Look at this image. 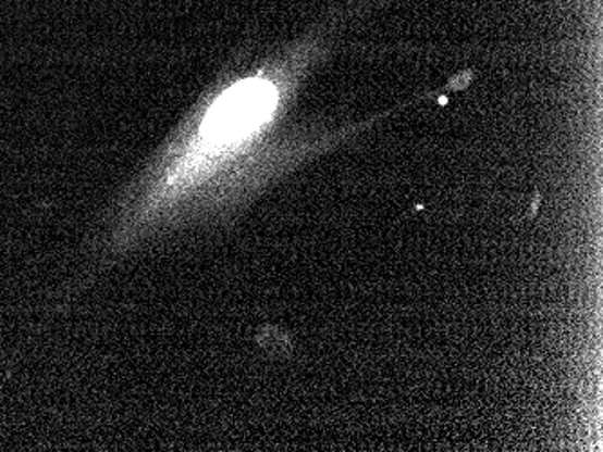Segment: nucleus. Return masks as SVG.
Segmentation results:
<instances>
[{
    "label": "nucleus",
    "instance_id": "1",
    "mask_svg": "<svg viewBox=\"0 0 603 452\" xmlns=\"http://www.w3.org/2000/svg\"><path fill=\"white\" fill-rule=\"evenodd\" d=\"M315 43L230 78L177 125L101 222V271L241 204L306 147H276L275 130Z\"/></svg>",
    "mask_w": 603,
    "mask_h": 452
}]
</instances>
